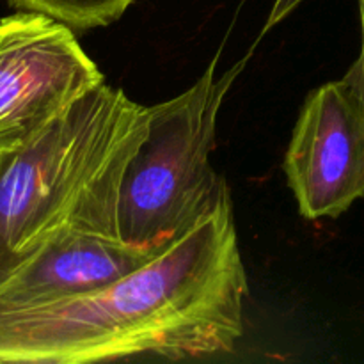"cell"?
Instances as JSON below:
<instances>
[{"mask_svg": "<svg viewBox=\"0 0 364 364\" xmlns=\"http://www.w3.org/2000/svg\"><path fill=\"white\" fill-rule=\"evenodd\" d=\"M249 287L230 191L181 237L109 284L48 302H0V364L169 361L231 352Z\"/></svg>", "mask_w": 364, "mask_h": 364, "instance_id": "obj_1", "label": "cell"}, {"mask_svg": "<svg viewBox=\"0 0 364 364\" xmlns=\"http://www.w3.org/2000/svg\"><path fill=\"white\" fill-rule=\"evenodd\" d=\"M149 116V107L103 82L34 141L0 156L6 247L23 259L68 237L123 242L121 191Z\"/></svg>", "mask_w": 364, "mask_h": 364, "instance_id": "obj_2", "label": "cell"}, {"mask_svg": "<svg viewBox=\"0 0 364 364\" xmlns=\"http://www.w3.org/2000/svg\"><path fill=\"white\" fill-rule=\"evenodd\" d=\"M217 60L219 55L187 91L149 107L148 137L128 166L121 191L119 235L124 244L162 251L230 191L210 155L219 112L247 57L220 77Z\"/></svg>", "mask_w": 364, "mask_h": 364, "instance_id": "obj_3", "label": "cell"}, {"mask_svg": "<svg viewBox=\"0 0 364 364\" xmlns=\"http://www.w3.org/2000/svg\"><path fill=\"white\" fill-rule=\"evenodd\" d=\"M73 28L32 11L0 20V156L18 151L102 85Z\"/></svg>", "mask_w": 364, "mask_h": 364, "instance_id": "obj_4", "label": "cell"}, {"mask_svg": "<svg viewBox=\"0 0 364 364\" xmlns=\"http://www.w3.org/2000/svg\"><path fill=\"white\" fill-rule=\"evenodd\" d=\"M283 171L304 219H336L364 198V91L350 75L309 92Z\"/></svg>", "mask_w": 364, "mask_h": 364, "instance_id": "obj_5", "label": "cell"}, {"mask_svg": "<svg viewBox=\"0 0 364 364\" xmlns=\"http://www.w3.org/2000/svg\"><path fill=\"white\" fill-rule=\"evenodd\" d=\"M159 252L105 238H63L14 267L0 284V302L32 304L75 297L119 279Z\"/></svg>", "mask_w": 364, "mask_h": 364, "instance_id": "obj_6", "label": "cell"}, {"mask_svg": "<svg viewBox=\"0 0 364 364\" xmlns=\"http://www.w3.org/2000/svg\"><path fill=\"white\" fill-rule=\"evenodd\" d=\"M135 2L137 0H9L16 9L46 14L73 31L116 23Z\"/></svg>", "mask_w": 364, "mask_h": 364, "instance_id": "obj_7", "label": "cell"}, {"mask_svg": "<svg viewBox=\"0 0 364 364\" xmlns=\"http://www.w3.org/2000/svg\"><path fill=\"white\" fill-rule=\"evenodd\" d=\"M302 2H306V0H274V6L272 9H270L269 18H267V23L265 27H263L262 34H265L267 31H270V28L276 27L277 23H281L284 18L290 16V14L294 13Z\"/></svg>", "mask_w": 364, "mask_h": 364, "instance_id": "obj_8", "label": "cell"}, {"mask_svg": "<svg viewBox=\"0 0 364 364\" xmlns=\"http://www.w3.org/2000/svg\"><path fill=\"white\" fill-rule=\"evenodd\" d=\"M359 4V16H361V31H363V45H361V53H359L358 60L350 66V70L347 71V75H350L355 82L359 84V87L364 91V0H358Z\"/></svg>", "mask_w": 364, "mask_h": 364, "instance_id": "obj_9", "label": "cell"}, {"mask_svg": "<svg viewBox=\"0 0 364 364\" xmlns=\"http://www.w3.org/2000/svg\"><path fill=\"white\" fill-rule=\"evenodd\" d=\"M20 262H21L20 256L13 255V252L6 247L2 237H0V284H2V281L6 279L11 272H13V269Z\"/></svg>", "mask_w": 364, "mask_h": 364, "instance_id": "obj_10", "label": "cell"}]
</instances>
